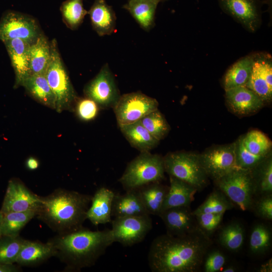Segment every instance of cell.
<instances>
[{
	"label": "cell",
	"instance_id": "6da1fadb",
	"mask_svg": "<svg viewBox=\"0 0 272 272\" xmlns=\"http://www.w3.org/2000/svg\"><path fill=\"white\" fill-rule=\"evenodd\" d=\"M212 241L198 227L181 236L167 233L156 237L148 253L153 272H197L203 264Z\"/></svg>",
	"mask_w": 272,
	"mask_h": 272
},
{
	"label": "cell",
	"instance_id": "7a4b0ae2",
	"mask_svg": "<svg viewBox=\"0 0 272 272\" xmlns=\"http://www.w3.org/2000/svg\"><path fill=\"white\" fill-rule=\"evenodd\" d=\"M49 240L55 249V257L65 264L67 271H79L94 265L114 243L111 229L93 231L83 227Z\"/></svg>",
	"mask_w": 272,
	"mask_h": 272
},
{
	"label": "cell",
	"instance_id": "3957f363",
	"mask_svg": "<svg viewBox=\"0 0 272 272\" xmlns=\"http://www.w3.org/2000/svg\"><path fill=\"white\" fill-rule=\"evenodd\" d=\"M92 195L58 188L40 196L41 205L36 217L57 234L83 227Z\"/></svg>",
	"mask_w": 272,
	"mask_h": 272
},
{
	"label": "cell",
	"instance_id": "277c9868",
	"mask_svg": "<svg viewBox=\"0 0 272 272\" xmlns=\"http://www.w3.org/2000/svg\"><path fill=\"white\" fill-rule=\"evenodd\" d=\"M50 57L45 77L55 98V110L72 111L78 97L60 56L57 41H50Z\"/></svg>",
	"mask_w": 272,
	"mask_h": 272
},
{
	"label": "cell",
	"instance_id": "5b68a950",
	"mask_svg": "<svg viewBox=\"0 0 272 272\" xmlns=\"http://www.w3.org/2000/svg\"><path fill=\"white\" fill-rule=\"evenodd\" d=\"M163 158L149 152H142L127 166L119 179L125 190L137 189L164 178Z\"/></svg>",
	"mask_w": 272,
	"mask_h": 272
},
{
	"label": "cell",
	"instance_id": "8992f818",
	"mask_svg": "<svg viewBox=\"0 0 272 272\" xmlns=\"http://www.w3.org/2000/svg\"><path fill=\"white\" fill-rule=\"evenodd\" d=\"M165 171L172 176L194 187L197 191L208 184V177L203 170L198 154L179 152L168 154L164 158Z\"/></svg>",
	"mask_w": 272,
	"mask_h": 272
},
{
	"label": "cell",
	"instance_id": "52a82bcc",
	"mask_svg": "<svg viewBox=\"0 0 272 272\" xmlns=\"http://www.w3.org/2000/svg\"><path fill=\"white\" fill-rule=\"evenodd\" d=\"M214 181L217 188L241 210L253 206L255 190L251 170L237 168Z\"/></svg>",
	"mask_w": 272,
	"mask_h": 272
},
{
	"label": "cell",
	"instance_id": "ba28073f",
	"mask_svg": "<svg viewBox=\"0 0 272 272\" xmlns=\"http://www.w3.org/2000/svg\"><path fill=\"white\" fill-rule=\"evenodd\" d=\"M41 33L36 19L26 14L8 11L3 14L0 20V40L3 42L20 39L31 44Z\"/></svg>",
	"mask_w": 272,
	"mask_h": 272
},
{
	"label": "cell",
	"instance_id": "9c48e42d",
	"mask_svg": "<svg viewBox=\"0 0 272 272\" xmlns=\"http://www.w3.org/2000/svg\"><path fill=\"white\" fill-rule=\"evenodd\" d=\"M157 100L141 92H132L120 96L114 107L119 125L139 121L149 113L158 109Z\"/></svg>",
	"mask_w": 272,
	"mask_h": 272
},
{
	"label": "cell",
	"instance_id": "30bf717a",
	"mask_svg": "<svg viewBox=\"0 0 272 272\" xmlns=\"http://www.w3.org/2000/svg\"><path fill=\"white\" fill-rule=\"evenodd\" d=\"M111 223L114 242L125 246L141 242L152 228L149 215L116 218Z\"/></svg>",
	"mask_w": 272,
	"mask_h": 272
},
{
	"label": "cell",
	"instance_id": "8fae6325",
	"mask_svg": "<svg viewBox=\"0 0 272 272\" xmlns=\"http://www.w3.org/2000/svg\"><path fill=\"white\" fill-rule=\"evenodd\" d=\"M84 92L86 97L94 101L99 107L114 108L120 96L114 76L107 63L85 86Z\"/></svg>",
	"mask_w": 272,
	"mask_h": 272
},
{
	"label": "cell",
	"instance_id": "7c38bea8",
	"mask_svg": "<svg viewBox=\"0 0 272 272\" xmlns=\"http://www.w3.org/2000/svg\"><path fill=\"white\" fill-rule=\"evenodd\" d=\"M199 157L208 177L214 181L238 168L236 163L234 143L211 148Z\"/></svg>",
	"mask_w": 272,
	"mask_h": 272
},
{
	"label": "cell",
	"instance_id": "4fadbf2b",
	"mask_svg": "<svg viewBox=\"0 0 272 272\" xmlns=\"http://www.w3.org/2000/svg\"><path fill=\"white\" fill-rule=\"evenodd\" d=\"M227 14L241 24L247 30L255 32L261 23L262 6L260 0H218Z\"/></svg>",
	"mask_w": 272,
	"mask_h": 272
},
{
	"label": "cell",
	"instance_id": "5bb4252c",
	"mask_svg": "<svg viewBox=\"0 0 272 272\" xmlns=\"http://www.w3.org/2000/svg\"><path fill=\"white\" fill-rule=\"evenodd\" d=\"M40 205V196L33 193L19 179L12 178L9 181L0 211L3 213L38 212Z\"/></svg>",
	"mask_w": 272,
	"mask_h": 272
},
{
	"label": "cell",
	"instance_id": "9a60e30c",
	"mask_svg": "<svg viewBox=\"0 0 272 272\" xmlns=\"http://www.w3.org/2000/svg\"><path fill=\"white\" fill-rule=\"evenodd\" d=\"M246 87L263 101L272 98V61L268 54H254L251 74Z\"/></svg>",
	"mask_w": 272,
	"mask_h": 272
},
{
	"label": "cell",
	"instance_id": "2e32d148",
	"mask_svg": "<svg viewBox=\"0 0 272 272\" xmlns=\"http://www.w3.org/2000/svg\"><path fill=\"white\" fill-rule=\"evenodd\" d=\"M158 216L164 223L167 233L171 235H183L198 227L190 206L168 209L161 212Z\"/></svg>",
	"mask_w": 272,
	"mask_h": 272
},
{
	"label": "cell",
	"instance_id": "e0dca14e",
	"mask_svg": "<svg viewBox=\"0 0 272 272\" xmlns=\"http://www.w3.org/2000/svg\"><path fill=\"white\" fill-rule=\"evenodd\" d=\"M225 99L230 109L239 115H248L259 110L264 101L255 92L246 86L225 90Z\"/></svg>",
	"mask_w": 272,
	"mask_h": 272
},
{
	"label": "cell",
	"instance_id": "ac0fdd59",
	"mask_svg": "<svg viewBox=\"0 0 272 272\" xmlns=\"http://www.w3.org/2000/svg\"><path fill=\"white\" fill-rule=\"evenodd\" d=\"M10 56L15 74L14 88L22 86L30 76L29 48L30 43L20 39L3 42Z\"/></svg>",
	"mask_w": 272,
	"mask_h": 272
},
{
	"label": "cell",
	"instance_id": "d6986e66",
	"mask_svg": "<svg viewBox=\"0 0 272 272\" xmlns=\"http://www.w3.org/2000/svg\"><path fill=\"white\" fill-rule=\"evenodd\" d=\"M55 255V249L49 240L42 243L25 239L16 263L21 266H36Z\"/></svg>",
	"mask_w": 272,
	"mask_h": 272
},
{
	"label": "cell",
	"instance_id": "ffe728a7",
	"mask_svg": "<svg viewBox=\"0 0 272 272\" xmlns=\"http://www.w3.org/2000/svg\"><path fill=\"white\" fill-rule=\"evenodd\" d=\"M114 194L109 188L105 187L99 188L92 195L91 205L86 214L87 219L95 226L111 223Z\"/></svg>",
	"mask_w": 272,
	"mask_h": 272
},
{
	"label": "cell",
	"instance_id": "44dd1931",
	"mask_svg": "<svg viewBox=\"0 0 272 272\" xmlns=\"http://www.w3.org/2000/svg\"><path fill=\"white\" fill-rule=\"evenodd\" d=\"M88 14L93 29L98 35H109L114 32L116 20L115 14L105 0H95Z\"/></svg>",
	"mask_w": 272,
	"mask_h": 272
},
{
	"label": "cell",
	"instance_id": "7402d4cb",
	"mask_svg": "<svg viewBox=\"0 0 272 272\" xmlns=\"http://www.w3.org/2000/svg\"><path fill=\"white\" fill-rule=\"evenodd\" d=\"M147 215L149 214L137 189L126 190L123 194L115 193L112 203V217L116 218Z\"/></svg>",
	"mask_w": 272,
	"mask_h": 272
},
{
	"label": "cell",
	"instance_id": "603a6c76",
	"mask_svg": "<svg viewBox=\"0 0 272 272\" xmlns=\"http://www.w3.org/2000/svg\"><path fill=\"white\" fill-rule=\"evenodd\" d=\"M197 191L188 183L170 176V185L161 212L174 207L190 206Z\"/></svg>",
	"mask_w": 272,
	"mask_h": 272
},
{
	"label": "cell",
	"instance_id": "cb8c5ba5",
	"mask_svg": "<svg viewBox=\"0 0 272 272\" xmlns=\"http://www.w3.org/2000/svg\"><path fill=\"white\" fill-rule=\"evenodd\" d=\"M30 75H45L50 57V42L42 33L30 44Z\"/></svg>",
	"mask_w": 272,
	"mask_h": 272
},
{
	"label": "cell",
	"instance_id": "d4e9b609",
	"mask_svg": "<svg viewBox=\"0 0 272 272\" xmlns=\"http://www.w3.org/2000/svg\"><path fill=\"white\" fill-rule=\"evenodd\" d=\"M22 86L38 102L55 110V98L45 75H30Z\"/></svg>",
	"mask_w": 272,
	"mask_h": 272
},
{
	"label": "cell",
	"instance_id": "484cf974",
	"mask_svg": "<svg viewBox=\"0 0 272 272\" xmlns=\"http://www.w3.org/2000/svg\"><path fill=\"white\" fill-rule=\"evenodd\" d=\"M159 0H128L123 6L145 31L150 30L155 25V16Z\"/></svg>",
	"mask_w": 272,
	"mask_h": 272
},
{
	"label": "cell",
	"instance_id": "4316f807",
	"mask_svg": "<svg viewBox=\"0 0 272 272\" xmlns=\"http://www.w3.org/2000/svg\"><path fill=\"white\" fill-rule=\"evenodd\" d=\"M119 126L127 141L141 153L149 152L159 142L151 134L139 121Z\"/></svg>",
	"mask_w": 272,
	"mask_h": 272
},
{
	"label": "cell",
	"instance_id": "83f0119b",
	"mask_svg": "<svg viewBox=\"0 0 272 272\" xmlns=\"http://www.w3.org/2000/svg\"><path fill=\"white\" fill-rule=\"evenodd\" d=\"M169 189L160 182L151 183L137 189L143 203L150 215L159 216Z\"/></svg>",
	"mask_w": 272,
	"mask_h": 272
},
{
	"label": "cell",
	"instance_id": "f1b7e54d",
	"mask_svg": "<svg viewBox=\"0 0 272 272\" xmlns=\"http://www.w3.org/2000/svg\"><path fill=\"white\" fill-rule=\"evenodd\" d=\"M254 54L241 58L232 64L226 73L223 79L225 90L239 86H246L249 79Z\"/></svg>",
	"mask_w": 272,
	"mask_h": 272
},
{
	"label": "cell",
	"instance_id": "f546056e",
	"mask_svg": "<svg viewBox=\"0 0 272 272\" xmlns=\"http://www.w3.org/2000/svg\"><path fill=\"white\" fill-rule=\"evenodd\" d=\"M35 211L13 212L3 213L2 235H19L21 230L37 215Z\"/></svg>",
	"mask_w": 272,
	"mask_h": 272
},
{
	"label": "cell",
	"instance_id": "4dcf8cb0",
	"mask_svg": "<svg viewBox=\"0 0 272 272\" xmlns=\"http://www.w3.org/2000/svg\"><path fill=\"white\" fill-rule=\"evenodd\" d=\"M255 194H272V158L271 154L251 170Z\"/></svg>",
	"mask_w": 272,
	"mask_h": 272
},
{
	"label": "cell",
	"instance_id": "1f68e13d",
	"mask_svg": "<svg viewBox=\"0 0 272 272\" xmlns=\"http://www.w3.org/2000/svg\"><path fill=\"white\" fill-rule=\"evenodd\" d=\"M245 237L243 226L238 222L231 223L219 232L218 241L224 248L232 252L238 251L242 246Z\"/></svg>",
	"mask_w": 272,
	"mask_h": 272
},
{
	"label": "cell",
	"instance_id": "d6a6232c",
	"mask_svg": "<svg viewBox=\"0 0 272 272\" xmlns=\"http://www.w3.org/2000/svg\"><path fill=\"white\" fill-rule=\"evenodd\" d=\"M234 203L220 190L217 189L212 192L204 202L201 204L192 213L221 214L232 209Z\"/></svg>",
	"mask_w": 272,
	"mask_h": 272
},
{
	"label": "cell",
	"instance_id": "836d02e7",
	"mask_svg": "<svg viewBox=\"0 0 272 272\" xmlns=\"http://www.w3.org/2000/svg\"><path fill=\"white\" fill-rule=\"evenodd\" d=\"M62 20L72 30L77 29L82 23L88 11L83 6V0H66L60 8Z\"/></svg>",
	"mask_w": 272,
	"mask_h": 272
},
{
	"label": "cell",
	"instance_id": "e575fe53",
	"mask_svg": "<svg viewBox=\"0 0 272 272\" xmlns=\"http://www.w3.org/2000/svg\"><path fill=\"white\" fill-rule=\"evenodd\" d=\"M243 145L252 154L262 157L270 155L271 142L263 132L254 130L242 137Z\"/></svg>",
	"mask_w": 272,
	"mask_h": 272
},
{
	"label": "cell",
	"instance_id": "d590c367",
	"mask_svg": "<svg viewBox=\"0 0 272 272\" xmlns=\"http://www.w3.org/2000/svg\"><path fill=\"white\" fill-rule=\"evenodd\" d=\"M271 243V233L269 227L263 223L254 225L249 237L251 252L256 254L265 253L269 249Z\"/></svg>",
	"mask_w": 272,
	"mask_h": 272
},
{
	"label": "cell",
	"instance_id": "8d00e7d4",
	"mask_svg": "<svg viewBox=\"0 0 272 272\" xmlns=\"http://www.w3.org/2000/svg\"><path fill=\"white\" fill-rule=\"evenodd\" d=\"M139 121L159 141L163 139L170 130L169 125L158 109L147 114Z\"/></svg>",
	"mask_w": 272,
	"mask_h": 272
},
{
	"label": "cell",
	"instance_id": "74e56055",
	"mask_svg": "<svg viewBox=\"0 0 272 272\" xmlns=\"http://www.w3.org/2000/svg\"><path fill=\"white\" fill-rule=\"evenodd\" d=\"M25 239L20 235L0 238V262L15 263Z\"/></svg>",
	"mask_w": 272,
	"mask_h": 272
},
{
	"label": "cell",
	"instance_id": "f35d334b",
	"mask_svg": "<svg viewBox=\"0 0 272 272\" xmlns=\"http://www.w3.org/2000/svg\"><path fill=\"white\" fill-rule=\"evenodd\" d=\"M234 144L236 165L241 169L251 170L271 154L262 157L252 154L243 145L242 137Z\"/></svg>",
	"mask_w": 272,
	"mask_h": 272
},
{
	"label": "cell",
	"instance_id": "ab89813d",
	"mask_svg": "<svg viewBox=\"0 0 272 272\" xmlns=\"http://www.w3.org/2000/svg\"><path fill=\"white\" fill-rule=\"evenodd\" d=\"M224 214L199 213L193 215L195 216L198 227L210 237L220 225Z\"/></svg>",
	"mask_w": 272,
	"mask_h": 272
},
{
	"label": "cell",
	"instance_id": "60d3db41",
	"mask_svg": "<svg viewBox=\"0 0 272 272\" xmlns=\"http://www.w3.org/2000/svg\"><path fill=\"white\" fill-rule=\"evenodd\" d=\"M99 107L94 101L87 97L78 98L75 104L76 113L84 121L93 120L98 113Z\"/></svg>",
	"mask_w": 272,
	"mask_h": 272
},
{
	"label": "cell",
	"instance_id": "b9f144b4",
	"mask_svg": "<svg viewBox=\"0 0 272 272\" xmlns=\"http://www.w3.org/2000/svg\"><path fill=\"white\" fill-rule=\"evenodd\" d=\"M227 258L219 250H214L207 253L203 262L205 272H217L221 271L225 265Z\"/></svg>",
	"mask_w": 272,
	"mask_h": 272
},
{
	"label": "cell",
	"instance_id": "7bdbcfd3",
	"mask_svg": "<svg viewBox=\"0 0 272 272\" xmlns=\"http://www.w3.org/2000/svg\"><path fill=\"white\" fill-rule=\"evenodd\" d=\"M255 213L261 218L272 220V194L261 195L255 203Z\"/></svg>",
	"mask_w": 272,
	"mask_h": 272
},
{
	"label": "cell",
	"instance_id": "ee69618b",
	"mask_svg": "<svg viewBox=\"0 0 272 272\" xmlns=\"http://www.w3.org/2000/svg\"><path fill=\"white\" fill-rule=\"evenodd\" d=\"M22 271L21 266L14 263L0 262V272H19Z\"/></svg>",
	"mask_w": 272,
	"mask_h": 272
},
{
	"label": "cell",
	"instance_id": "f6af8a7d",
	"mask_svg": "<svg viewBox=\"0 0 272 272\" xmlns=\"http://www.w3.org/2000/svg\"><path fill=\"white\" fill-rule=\"evenodd\" d=\"M26 165L28 169L34 170L37 169L39 167V163L37 159L31 157L27 160Z\"/></svg>",
	"mask_w": 272,
	"mask_h": 272
},
{
	"label": "cell",
	"instance_id": "bcb514c9",
	"mask_svg": "<svg viewBox=\"0 0 272 272\" xmlns=\"http://www.w3.org/2000/svg\"><path fill=\"white\" fill-rule=\"evenodd\" d=\"M271 262L270 260L265 263L264 264L261 265L260 269L261 271H271Z\"/></svg>",
	"mask_w": 272,
	"mask_h": 272
},
{
	"label": "cell",
	"instance_id": "7dc6e473",
	"mask_svg": "<svg viewBox=\"0 0 272 272\" xmlns=\"http://www.w3.org/2000/svg\"><path fill=\"white\" fill-rule=\"evenodd\" d=\"M237 270V268L233 265H228L223 268L222 271L223 272H235Z\"/></svg>",
	"mask_w": 272,
	"mask_h": 272
},
{
	"label": "cell",
	"instance_id": "c3c4849f",
	"mask_svg": "<svg viewBox=\"0 0 272 272\" xmlns=\"http://www.w3.org/2000/svg\"><path fill=\"white\" fill-rule=\"evenodd\" d=\"M3 218V213L0 211V238L2 235V226Z\"/></svg>",
	"mask_w": 272,
	"mask_h": 272
},
{
	"label": "cell",
	"instance_id": "681fc988",
	"mask_svg": "<svg viewBox=\"0 0 272 272\" xmlns=\"http://www.w3.org/2000/svg\"><path fill=\"white\" fill-rule=\"evenodd\" d=\"M168 1V0H159L160 2H165V1Z\"/></svg>",
	"mask_w": 272,
	"mask_h": 272
}]
</instances>
